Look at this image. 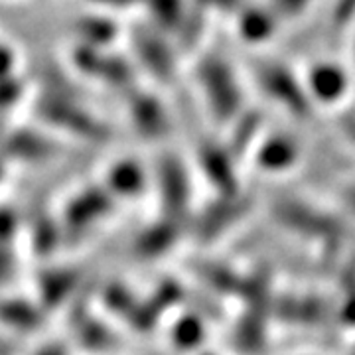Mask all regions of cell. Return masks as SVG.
I'll return each mask as SVG.
<instances>
[{"label": "cell", "mask_w": 355, "mask_h": 355, "mask_svg": "<svg viewBox=\"0 0 355 355\" xmlns=\"http://www.w3.org/2000/svg\"><path fill=\"white\" fill-rule=\"evenodd\" d=\"M342 128L347 139L355 144V113H347L342 116Z\"/></svg>", "instance_id": "cell-23"}, {"label": "cell", "mask_w": 355, "mask_h": 355, "mask_svg": "<svg viewBox=\"0 0 355 355\" xmlns=\"http://www.w3.org/2000/svg\"><path fill=\"white\" fill-rule=\"evenodd\" d=\"M233 154L216 142H205L200 148V164L219 196H239V180L233 166Z\"/></svg>", "instance_id": "cell-8"}, {"label": "cell", "mask_w": 355, "mask_h": 355, "mask_svg": "<svg viewBox=\"0 0 355 355\" xmlns=\"http://www.w3.org/2000/svg\"><path fill=\"white\" fill-rule=\"evenodd\" d=\"M304 85L312 103L336 105L349 93L352 77L347 67L331 60H318L306 69Z\"/></svg>", "instance_id": "cell-4"}, {"label": "cell", "mask_w": 355, "mask_h": 355, "mask_svg": "<svg viewBox=\"0 0 355 355\" xmlns=\"http://www.w3.org/2000/svg\"><path fill=\"white\" fill-rule=\"evenodd\" d=\"M266 6L280 20V24H292L302 20L316 0H265Z\"/></svg>", "instance_id": "cell-18"}, {"label": "cell", "mask_w": 355, "mask_h": 355, "mask_svg": "<svg viewBox=\"0 0 355 355\" xmlns=\"http://www.w3.org/2000/svg\"><path fill=\"white\" fill-rule=\"evenodd\" d=\"M272 314L288 324L320 326L331 314V306L320 296H280L272 302Z\"/></svg>", "instance_id": "cell-9"}, {"label": "cell", "mask_w": 355, "mask_h": 355, "mask_svg": "<svg viewBox=\"0 0 355 355\" xmlns=\"http://www.w3.org/2000/svg\"><path fill=\"white\" fill-rule=\"evenodd\" d=\"M338 318L345 326H355V268H349L343 279V298L338 308Z\"/></svg>", "instance_id": "cell-20"}, {"label": "cell", "mask_w": 355, "mask_h": 355, "mask_svg": "<svg viewBox=\"0 0 355 355\" xmlns=\"http://www.w3.org/2000/svg\"><path fill=\"white\" fill-rule=\"evenodd\" d=\"M135 119L140 130L148 135H160L166 128V116L162 107L150 97H142L135 107Z\"/></svg>", "instance_id": "cell-17"}, {"label": "cell", "mask_w": 355, "mask_h": 355, "mask_svg": "<svg viewBox=\"0 0 355 355\" xmlns=\"http://www.w3.org/2000/svg\"><path fill=\"white\" fill-rule=\"evenodd\" d=\"M249 209V200L239 196H219L216 202L209 203L203 214L200 216V221L196 225L198 237L202 241H214L219 235H223L229 227H233Z\"/></svg>", "instance_id": "cell-6"}, {"label": "cell", "mask_w": 355, "mask_h": 355, "mask_svg": "<svg viewBox=\"0 0 355 355\" xmlns=\"http://www.w3.org/2000/svg\"><path fill=\"white\" fill-rule=\"evenodd\" d=\"M268 312L247 308L245 316L241 318L237 330H235V343L245 354H259L265 345V326Z\"/></svg>", "instance_id": "cell-11"}, {"label": "cell", "mask_w": 355, "mask_h": 355, "mask_svg": "<svg viewBox=\"0 0 355 355\" xmlns=\"http://www.w3.org/2000/svg\"><path fill=\"white\" fill-rule=\"evenodd\" d=\"M160 186L168 219L182 223L190 202V184L184 166L176 158H166L160 166Z\"/></svg>", "instance_id": "cell-7"}, {"label": "cell", "mask_w": 355, "mask_h": 355, "mask_svg": "<svg viewBox=\"0 0 355 355\" xmlns=\"http://www.w3.org/2000/svg\"><path fill=\"white\" fill-rule=\"evenodd\" d=\"M349 355H355V347H354V349H352V354H349Z\"/></svg>", "instance_id": "cell-26"}, {"label": "cell", "mask_w": 355, "mask_h": 355, "mask_svg": "<svg viewBox=\"0 0 355 355\" xmlns=\"http://www.w3.org/2000/svg\"><path fill=\"white\" fill-rule=\"evenodd\" d=\"M343 200H345V205L355 214V184L345 188V191H343Z\"/></svg>", "instance_id": "cell-24"}, {"label": "cell", "mask_w": 355, "mask_h": 355, "mask_svg": "<svg viewBox=\"0 0 355 355\" xmlns=\"http://www.w3.org/2000/svg\"><path fill=\"white\" fill-rule=\"evenodd\" d=\"M352 60H354V64H355V36H354V42H352Z\"/></svg>", "instance_id": "cell-25"}, {"label": "cell", "mask_w": 355, "mask_h": 355, "mask_svg": "<svg viewBox=\"0 0 355 355\" xmlns=\"http://www.w3.org/2000/svg\"><path fill=\"white\" fill-rule=\"evenodd\" d=\"M142 174L135 164H123L114 172V186L121 191H139Z\"/></svg>", "instance_id": "cell-21"}, {"label": "cell", "mask_w": 355, "mask_h": 355, "mask_svg": "<svg viewBox=\"0 0 355 355\" xmlns=\"http://www.w3.org/2000/svg\"><path fill=\"white\" fill-rule=\"evenodd\" d=\"M196 8H200L203 12H221L235 16L237 10L241 8L247 0H191Z\"/></svg>", "instance_id": "cell-22"}, {"label": "cell", "mask_w": 355, "mask_h": 355, "mask_svg": "<svg viewBox=\"0 0 355 355\" xmlns=\"http://www.w3.org/2000/svg\"><path fill=\"white\" fill-rule=\"evenodd\" d=\"M158 32H156V36H153V38L142 40L144 50H140V53L146 58V62H148L146 65H148L150 71H154L156 76L168 77L172 73V67H174V55H172L170 48H166V44L160 42Z\"/></svg>", "instance_id": "cell-15"}, {"label": "cell", "mask_w": 355, "mask_h": 355, "mask_svg": "<svg viewBox=\"0 0 355 355\" xmlns=\"http://www.w3.org/2000/svg\"><path fill=\"white\" fill-rule=\"evenodd\" d=\"M160 32L182 28L190 16V0H146Z\"/></svg>", "instance_id": "cell-13"}, {"label": "cell", "mask_w": 355, "mask_h": 355, "mask_svg": "<svg viewBox=\"0 0 355 355\" xmlns=\"http://www.w3.org/2000/svg\"><path fill=\"white\" fill-rule=\"evenodd\" d=\"M178 225L176 221H170V219H166L162 221L160 225H154L142 239H140V251L144 254H162L166 249H170L172 247V243L176 241L178 237Z\"/></svg>", "instance_id": "cell-14"}, {"label": "cell", "mask_w": 355, "mask_h": 355, "mask_svg": "<svg viewBox=\"0 0 355 355\" xmlns=\"http://www.w3.org/2000/svg\"><path fill=\"white\" fill-rule=\"evenodd\" d=\"M298 158V146L296 142L284 135H275L266 139L259 153H257V162L263 170L268 172H282L288 170Z\"/></svg>", "instance_id": "cell-10"}, {"label": "cell", "mask_w": 355, "mask_h": 355, "mask_svg": "<svg viewBox=\"0 0 355 355\" xmlns=\"http://www.w3.org/2000/svg\"><path fill=\"white\" fill-rule=\"evenodd\" d=\"M272 217L277 223L292 233L304 235L308 239H318L328 247L338 245L343 237L342 221L331 214L310 207L298 200H280L272 205Z\"/></svg>", "instance_id": "cell-3"}, {"label": "cell", "mask_w": 355, "mask_h": 355, "mask_svg": "<svg viewBox=\"0 0 355 355\" xmlns=\"http://www.w3.org/2000/svg\"><path fill=\"white\" fill-rule=\"evenodd\" d=\"M257 85L270 101L284 107L294 116L306 119L312 114L314 103L306 91L304 79L279 60H263L254 67Z\"/></svg>", "instance_id": "cell-2"}, {"label": "cell", "mask_w": 355, "mask_h": 355, "mask_svg": "<svg viewBox=\"0 0 355 355\" xmlns=\"http://www.w3.org/2000/svg\"><path fill=\"white\" fill-rule=\"evenodd\" d=\"M202 277L217 292H223V294H241L245 277H239L229 266L207 263V265L202 266Z\"/></svg>", "instance_id": "cell-16"}, {"label": "cell", "mask_w": 355, "mask_h": 355, "mask_svg": "<svg viewBox=\"0 0 355 355\" xmlns=\"http://www.w3.org/2000/svg\"><path fill=\"white\" fill-rule=\"evenodd\" d=\"M263 127V114L259 111H243L237 119H235V127L231 132V146L229 153L233 156L247 153L251 148L259 132Z\"/></svg>", "instance_id": "cell-12"}, {"label": "cell", "mask_w": 355, "mask_h": 355, "mask_svg": "<svg viewBox=\"0 0 355 355\" xmlns=\"http://www.w3.org/2000/svg\"><path fill=\"white\" fill-rule=\"evenodd\" d=\"M235 34L247 46H265L279 34L280 20L266 2H245L233 16Z\"/></svg>", "instance_id": "cell-5"}, {"label": "cell", "mask_w": 355, "mask_h": 355, "mask_svg": "<svg viewBox=\"0 0 355 355\" xmlns=\"http://www.w3.org/2000/svg\"><path fill=\"white\" fill-rule=\"evenodd\" d=\"M203 336H205V331H203L202 320L196 316L182 318L174 326V334H172L174 343L180 349H193V347H198L202 343Z\"/></svg>", "instance_id": "cell-19"}, {"label": "cell", "mask_w": 355, "mask_h": 355, "mask_svg": "<svg viewBox=\"0 0 355 355\" xmlns=\"http://www.w3.org/2000/svg\"><path fill=\"white\" fill-rule=\"evenodd\" d=\"M196 79L216 121L231 123L243 113V87L227 58L205 51L196 64Z\"/></svg>", "instance_id": "cell-1"}]
</instances>
